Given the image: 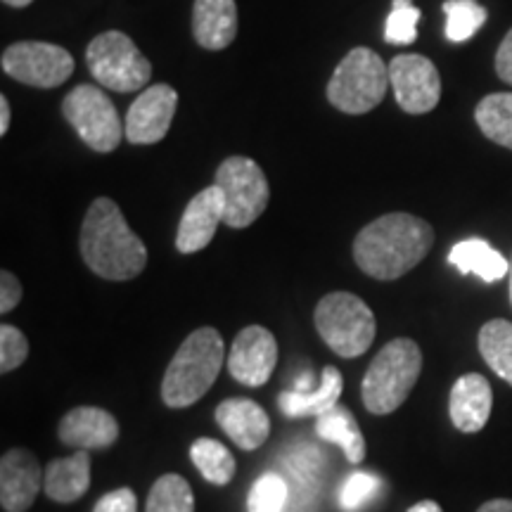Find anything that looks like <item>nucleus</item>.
<instances>
[{
  "mask_svg": "<svg viewBox=\"0 0 512 512\" xmlns=\"http://www.w3.org/2000/svg\"><path fill=\"white\" fill-rule=\"evenodd\" d=\"M434 230L413 214H384L368 223L354 240V259L363 273L375 280H396L430 254Z\"/></svg>",
  "mask_w": 512,
  "mask_h": 512,
  "instance_id": "1",
  "label": "nucleus"
},
{
  "mask_svg": "<svg viewBox=\"0 0 512 512\" xmlns=\"http://www.w3.org/2000/svg\"><path fill=\"white\" fill-rule=\"evenodd\" d=\"M81 256L95 275L105 280H131L145 271L147 247L133 233L110 197H98L88 207L81 226Z\"/></svg>",
  "mask_w": 512,
  "mask_h": 512,
  "instance_id": "2",
  "label": "nucleus"
},
{
  "mask_svg": "<svg viewBox=\"0 0 512 512\" xmlns=\"http://www.w3.org/2000/svg\"><path fill=\"white\" fill-rule=\"evenodd\" d=\"M223 337L214 328L190 332L185 342L171 358L162 380V399L169 408H188L209 392L219 380L221 366L226 361Z\"/></svg>",
  "mask_w": 512,
  "mask_h": 512,
  "instance_id": "3",
  "label": "nucleus"
},
{
  "mask_svg": "<svg viewBox=\"0 0 512 512\" xmlns=\"http://www.w3.org/2000/svg\"><path fill=\"white\" fill-rule=\"evenodd\" d=\"M422 373V351L413 339L384 344L363 377V406L373 415H389L408 399Z\"/></svg>",
  "mask_w": 512,
  "mask_h": 512,
  "instance_id": "4",
  "label": "nucleus"
},
{
  "mask_svg": "<svg viewBox=\"0 0 512 512\" xmlns=\"http://www.w3.org/2000/svg\"><path fill=\"white\" fill-rule=\"evenodd\" d=\"M313 320L323 342L342 358L366 354L377 332L370 306L351 292L325 294L316 306Z\"/></svg>",
  "mask_w": 512,
  "mask_h": 512,
  "instance_id": "5",
  "label": "nucleus"
},
{
  "mask_svg": "<svg viewBox=\"0 0 512 512\" xmlns=\"http://www.w3.org/2000/svg\"><path fill=\"white\" fill-rule=\"evenodd\" d=\"M389 67L370 48H354L337 64L328 83V100L344 114H366L384 100Z\"/></svg>",
  "mask_w": 512,
  "mask_h": 512,
  "instance_id": "6",
  "label": "nucleus"
},
{
  "mask_svg": "<svg viewBox=\"0 0 512 512\" xmlns=\"http://www.w3.org/2000/svg\"><path fill=\"white\" fill-rule=\"evenodd\" d=\"M86 64L93 79L114 93H136L152 79V64L124 31L95 36L86 50Z\"/></svg>",
  "mask_w": 512,
  "mask_h": 512,
  "instance_id": "7",
  "label": "nucleus"
},
{
  "mask_svg": "<svg viewBox=\"0 0 512 512\" xmlns=\"http://www.w3.org/2000/svg\"><path fill=\"white\" fill-rule=\"evenodd\" d=\"M216 185L226 197L223 223L228 228H249L268 207V178L249 157H228L216 169Z\"/></svg>",
  "mask_w": 512,
  "mask_h": 512,
  "instance_id": "8",
  "label": "nucleus"
},
{
  "mask_svg": "<svg viewBox=\"0 0 512 512\" xmlns=\"http://www.w3.org/2000/svg\"><path fill=\"white\" fill-rule=\"evenodd\" d=\"M62 114L95 152H114L126 136L117 107L98 86L72 88L62 102Z\"/></svg>",
  "mask_w": 512,
  "mask_h": 512,
  "instance_id": "9",
  "label": "nucleus"
},
{
  "mask_svg": "<svg viewBox=\"0 0 512 512\" xmlns=\"http://www.w3.org/2000/svg\"><path fill=\"white\" fill-rule=\"evenodd\" d=\"M3 72L34 88H57L74 74L69 50L46 41H19L5 48Z\"/></svg>",
  "mask_w": 512,
  "mask_h": 512,
  "instance_id": "10",
  "label": "nucleus"
},
{
  "mask_svg": "<svg viewBox=\"0 0 512 512\" xmlns=\"http://www.w3.org/2000/svg\"><path fill=\"white\" fill-rule=\"evenodd\" d=\"M396 102L408 114H427L439 105L441 79L425 55H396L389 64Z\"/></svg>",
  "mask_w": 512,
  "mask_h": 512,
  "instance_id": "11",
  "label": "nucleus"
},
{
  "mask_svg": "<svg viewBox=\"0 0 512 512\" xmlns=\"http://www.w3.org/2000/svg\"><path fill=\"white\" fill-rule=\"evenodd\" d=\"M178 107V93L166 83L145 88L128 107L124 128L133 145H155L166 138Z\"/></svg>",
  "mask_w": 512,
  "mask_h": 512,
  "instance_id": "12",
  "label": "nucleus"
},
{
  "mask_svg": "<svg viewBox=\"0 0 512 512\" xmlns=\"http://www.w3.org/2000/svg\"><path fill=\"white\" fill-rule=\"evenodd\" d=\"M278 363V342L264 325H247L238 332L228 354V370L245 387H264Z\"/></svg>",
  "mask_w": 512,
  "mask_h": 512,
  "instance_id": "13",
  "label": "nucleus"
},
{
  "mask_svg": "<svg viewBox=\"0 0 512 512\" xmlns=\"http://www.w3.org/2000/svg\"><path fill=\"white\" fill-rule=\"evenodd\" d=\"M43 484L46 472L27 448H12L0 460V503L5 512H27Z\"/></svg>",
  "mask_w": 512,
  "mask_h": 512,
  "instance_id": "14",
  "label": "nucleus"
},
{
  "mask_svg": "<svg viewBox=\"0 0 512 512\" xmlns=\"http://www.w3.org/2000/svg\"><path fill=\"white\" fill-rule=\"evenodd\" d=\"M223 211H226V197H223L219 185L197 192L181 216V226H178L176 235L178 252H202L214 240L219 223H223Z\"/></svg>",
  "mask_w": 512,
  "mask_h": 512,
  "instance_id": "15",
  "label": "nucleus"
},
{
  "mask_svg": "<svg viewBox=\"0 0 512 512\" xmlns=\"http://www.w3.org/2000/svg\"><path fill=\"white\" fill-rule=\"evenodd\" d=\"M216 422L242 451H256V448L266 444L268 434H271V418L259 403L245 399V396L219 403Z\"/></svg>",
  "mask_w": 512,
  "mask_h": 512,
  "instance_id": "16",
  "label": "nucleus"
},
{
  "mask_svg": "<svg viewBox=\"0 0 512 512\" xmlns=\"http://www.w3.org/2000/svg\"><path fill=\"white\" fill-rule=\"evenodd\" d=\"M491 406H494V394H491V384L486 382V377L479 373L458 377L451 389V399H448V413H451L456 430L465 434L484 430Z\"/></svg>",
  "mask_w": 512,
  "mask_h": 512,
  "instance_id": "17",
  "label": "nucleus"
},
{
  "mask_svg": "<svg viewBox=\"0 0 512 512\" xmlns=\"http://www.w3.org/2000/svg\"><path fill=\"white\" fill-rule=\"evenodd\" d=\"M60 439L62 444L79 448V451L110 448L119 439V422L102 408H74L60 422Z\"/></svg>",
  "mask_w": 512,
  "mask_h": 512,
  "instance_id": "18",
  "label": "nucleus"
},
{
  "mask_svg": "<svg viewBox=\"0 0 512 512\" xmlns=\"http://www.w3.org/2000/svg\"><path fill=\"white\" fill-rule=\"evenodd\" d=\"M192 34L204 50H223L238 36L235 0H195Z\"/></svg>",
  "mask_w": 512,
  "mask_h": 512,
  "instance_id": "19",
  "label": "nucleus"
},
{
  "mask_svg": "<svg viewBox=\"0 0 512 512\" xmlns=\"http://www.w3.org/2000/svg\"><path fill=\"white\" fill-rule=\"evenodd\" d=\"M344 380L335 366H325L316 389L311 392H283L278 396V408L285 418H318L335 408L342 396Z\"/></svg>",
  "mask_w": 512,
  "mask_h": 512,
  "instance_id": "20",
  "label": "nucleus"
},
{
  "mask_svg": "<svg viewBox=\"0 0 512 512\" xmlns=\"http://www.w3.org/2000/svg\"><path fill=\"white\" fill-rule=\"evenodd\" d=\"M91 486V456L79 451L69 458H57L46 467V494L55 503H74Z\"/></svg>",
  "mask_w": 512,
  "mask_h": 512,
  "instance_id": "21",
  "label": "nucleus"
},
{
  "mask_svg": "<svg viewBox=\"0 0 512 512\" xmlns=\"http://www.w3.org/2000/svg\"><path fill=\"white\" fill-rule=\"evenodd\" d=\"M448 264L456 266L460 273H475L484 283H498L510 273V264L501 252H496L489 242L482 238H470L453 245L448 254Z\"/></svg>",
  "mask_w": 512,
  "mask_h": 512,
  "instance_id": "22",
  "label": "nucleus"
},
{
  "mask_svg": "<svg viewBox=\"0 0 512 512\" xmlns=\"http://www.w3.org/2000/svg\"><path fill=\"white\" fill-rule=\"evenodd\" d=\"M316 434L323 441H332L342 448L351 465L363 463V458H366V439H363L361 427H358L354 413L339 403L328 413L318 415Z\"/></svg>",
  "mask_w": 512,
  "mask_h": 512,
  "instance_id": "23",
  "label": "nucleus"
},
{
  "mask_svg": "<svg viewBox=\"0 0 512 512\" xmlns=\"http://www.w3.org/2000/svg\"><path fill=\"white\" fill-rule=\"evenodd\" d=\"M479 354L494 373L512 387V323L496 318L479 330Z\"/></svg>",
  "mask_w": 512,
  "mask_h": 512,
  "instance_id": "24",
  "label": "nucleus"
},
{
  "mask_svg": "<svg viewBox=\"0 0 512 512\" xmlns=\"http://www.w3.org/2000/svg\"><path fill=\"white\" fill-rule=\"evenodd\" d=\"M477 126L489 140L512 150V93H491L475 110Z\"/></svg>",
  "mask_w": 512,
  "mask_h": 512,
  "instance_id": "25",
  "label": "nucleus"
},
{
  "mask_svg": "<svg viewBox=\"0 0 512 512\" xmlns=\"http://www.w3.org/2000/svg\"><path fill=\"white\" fill-rule=\"evenodd\" d=\"M190 458L200 475L216 486H226L235 475V458L216 439H197L190 448Z\"/></svg>",
  "mask_w": 512,
  "mask_h": 512,
  "instance_id": "26",
  "label": "nucleus"
},
{
  "mask_svg": "<svg viewBox=\"0 0 512 512\" xmlns=\"http://www.w3.org/2000/svg\"><path fill=\"white\" fill-rule=\"evenodd\" d=\"M145 512H195V494L188 479L181 475H162L152 484Z\"/></svg>",
  "mask_w": 512,
  "mask_h": 512,
  "instance_id": "27",
  "label": "nucleus"
},
{
  "mask_svg": "<svg viewBox=\"0 0 512 512\" xmlns=\"http://www.w3.org/2000/svg\"><path fill=\"white\" fill-rule=\"evenodd\" d=\"M441 8L446 12V38L453 43L470 41L489 17L477 0H446Z\"/></svg>",
  "mask_w": 512,
  "mask_h": 512,
  "instance_id": "28",
  "label": "nucleus"
},
{
  "mask_svg": "<svg viewBox=\"0 0 512 512\" xmlns=\"http://www.w3.org/2000/svg\"><path fill=\"white\" fill-rule=\"evenodd\" d=\"M422 12L415 8L413 0H394L392 12L387 17L384 27V41L392 46H411L418 41V22Z\"/></svg>",
  "mask_w": 512,
  "mask_h": 512,
  "instance_id": "29",
  "label": "nucleus"
},
{
  "mask_svg": "<svg viewBox=\"0 0 512 512\" xmlns=\"http://www.w3.org/2000/svg\"><path fill=\"white\" fill-rule=\"evenodd\" d=\"M384 482L373 472H354L339 489V505L347 512H358L382 494Z\"/></svg>",
  "mask_w": 512,
  "mask_h": 512,
  "instance_id": "30",
  "label": "nucleus"
},
{
  "mask_svg": "<svg viewBox=\"0 0 512 512\" xmlns=\"http://www.w3.org/2000/svg\"><path fill=\"white\" fill-rule=\"evenodd\" d=\"M287 503V484L283 477L266 472L259 477L249 491L247 508L249 512H283Z\"/></svg>",
  "mask_w": 512,
  "mask_h": 512,
  "instance_id": "31",
  "label": "nucleus"
},
{
  "mask_svg": "<svg viewBox=\"0 0 512 512\" xmlns=\"http://www.w3.org/2000/svg\"><path fill=\"white\" fill-rule=\"evenodd\" d=\"M29 339L15 325H0V373L8 375L27 361Z\"/></svg>",
  "mask_w": 512,
  "mask_h": 512,
  "instance_id": "32",
  "label": "nucleus"
},
{
  "mask_svg": "<svg viewBox=\"0 0 512 512\" xmlns=\"http://www.w3.org/2000/svg\"><path fill=\"white\" fill-rule=\"evenodd\" d=\"M93 512H138V498L133 494V489H117L110 491L95 503Z\"/></svg>",
  "mask_w": 512,
  "mask_h": 512,
  "instance_id": "33",
  "label": "nucleus"
},
{
  "mask_svg": "<svg viewBox=\"0 0 512 512\" xmlns=\"http://www.w3.org/2000/svg\"><path fill=\"white\" fill-rule=\"evenodd\" d=\"M19 299H22V283L17 280V275L0 271V313L15 311Z\"/></svg>",
  "mask_w": 512,
  "mask_h": 512,
  "instance_id": "34",
  "label": "nucleus"
},
{
  "mask_svg": "<svg viewBox=\"0 0 512 512\" xmlns=\"http://www.w3.org/2000/svg\"><path fill=\"white\" fill-rule=\"evenodd\" d=\"M496 72L505 83H510V86H512V29L508 31V36L503 38L501 48H498Z\"/></svg>",
  "mask_w": 512,
  "mask_h": 512,
  "instance_id": "35",
  "label": "nucleus"
},
{
  "mask_svg": "<svg viewBox=\"0 0 512 512\" xmlns=\"http://www.w3.org/2000/svg\"><path fill=\"white\" fill-rule=\"evenodd\" d=\"M477 512H512V501H508V498H496V501L484 503Z\"/></svg>",
  "mask_w": 512,
  "mask_h": 512,
  "instance_id": "36",
  "label": "nucleus"
},
{
  "mask_svg": "<svg viewBox=\"0 0 512 512\" xmlns=\"http://www.w3.org/2000/svg\"><path fill=\"white\" fill-rule=\"evenodd\" d=\"M10 128V102L8 98H0V136H5Z\"/></svg>",
  "mask_w": 512,
  "mask_h": 512,
  "instance_id": "37",
  "label": "nucleus"
},
{
  "mask_svg": "<svg viewBox=\"0 0 512 512\" xmlns=\"http://www.w3.org/2000/svg\"><path fill=\"white\" fill-rule=\"evenodd\" d=\"M408 512H444V510H441V505L434 501H420V503H415Z\"/></svg>",
  "mask_w": 512,
  "mask_h": 512,
  "instance_id": "38",
  "label": "nucleus"
},
{
  "mask_svg": "<svg viewBox=\"0 0 512 512\" xmlns=\"http://www.w3.org/2000/svg\"><path fill=\"white\" fill-rule=\"evenodd\" d=\"M5 5H10V8H27V5L34 3V0H3Z\"/></svg>",
  "mask_w": 512,
  "mask_h": 512,
  "instance_id": "39",
  "label": "nucleus"
},
{
  "mask_svg": "<svg viewBox=\"0 0 512 512\" xmlns=\"http://www.w3.org/2000/svg\"><path fill=\"white\" fill-rule=\"evenodd\" d=\"M510 302H512V264H510Z\"/></svg>",
  "mask_w": 512,
  "mask_h": 512,
  "instance_id": "40",
  "label": "nucleus"
}]
</instances>
